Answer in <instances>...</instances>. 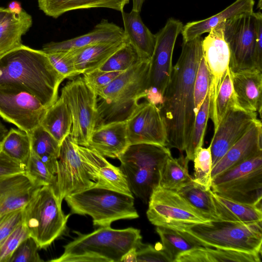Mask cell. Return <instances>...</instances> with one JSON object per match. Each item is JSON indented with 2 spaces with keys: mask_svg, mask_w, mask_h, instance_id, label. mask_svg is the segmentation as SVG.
Instances as JSON below:
<instances>
[{
  "mask_svg": "<svg viewBox=\"0 0 262 262\" xmlns=\"http://www.w3.org/2000/svg\"><path fill=\"white\" fill-rule=\"evenodd\" d=\"M123 30L129 43L141 59H150L155 48L156 36L144 24L140 12L132 10L121 12Z\"/></svg>",
  "mask_w": 262,
  "mask_h": 262,
  "instance_id": "d4e9b609",
  "label": "cell"
},
{
  "mask_svg": "<svg viewBox=\"0 0 262 262\" xmlns=\"http://www.w3.org/2000/svg\"><path fill=\"white\" fill-rule=\"evenodd\" d=\"M9 10L7 8L0 7V20L9 12Z\"/></svg>",
  "mask_w": 262,
  "mask_h": 262,
  "instance_id": "680465c9",
  "label": "cell"
},
{
  "mask_svg": "<svg viewBox=\"0 0 262 262\" xmlns=\"http://www.w3.org/2000/svg\"><path fill=\"white\" fill-rule=\"evenodd\" d=\"M128 42L126 39L99 42L66 52L78 74L98 69L116 51Z\"/></svg>",
  "mask_w": 262,
  "mask_h": 262,
  "instance_id": "cb8c5ba5",
  "label": "cell"
},
{
  "mask_svg": "<svg viewBox=\"0 0 262 262\" xmlns=\"http://www.w3.org/2000/svg\"><path fill=\"white\" fill-rule=\"evenodd\" d=\"M262 71L257 69L232 72L233 86L239 106L261 117Z\"/></svg>",
  "mask_w": 262,
  "mask_h": 262,
  "instance_id": "603a6c76",
  "label": "cell"
},
{
  "mask_svg": "<svg viewBox=\"0 0 262 262\" xmlns=\"http://www.w3.org/2000/svg\"><path fill=\"white\" fill-rule=\"evenodd\" d=\"M39 248L31 237L24 240L17 248L9 262H42L39 256Z\"/></svg>",
  "mask_w": 262,
  "mask_h": 262,
  "instance_id": "f6af8a7d",
  "label": "cell"
},
{
  "mask_svg": "<svg viewBox=\"0 0 262 262\" xmlns=\"http://www.w3.org/2000/svg\"><path fill=\"white\" fill-rule=\"evenodd\" d=\"M122 72H106L96 69L84 73L83 78L86 84L96 94L110 84Z\"/></svg>",
  "mask_w": 262,
  "mask_h": 262,
  "instance_id": "bcb514c9",
  "label": "cell"
},
{
  "mask_svg": "<svg viewBox=\"0 0 262 262\" xmlns=\"http://www.w3.org/2000/svg\"><path fill=\"white\" fill-rule=\"evenodd\" d=\"M53 68L64 79H72L78 76L73 62L64 52L46 53Z\"/></svg>",
  "mask_w": 262,
  "mask_h": 262,
  "instance_id": "7dc6e473",
  "label": "cell"
},
{
  "mask_svg": "<svg viewBox=\"0 0 262 262\" xmlns=\"http://www.w3.org/2000/svg\"><path fill=\"white\" fill-rule=\"evenodd\" d=\"M235 106H239L236 100L229 67L215 100L210 106L209 118L213 123L214 129L217 127L226 112L230 108Z\"/></svg>",
  "mask_w": 262,
  "mask_h": 262,
  "instance_id": "d590c367",
  "label": "cell"
},
{
  "mask_svg": "<svg viewBox=\"0 0 262 262\" xmlns=\"http://www.w3.org/2000/svg\"><path fill=\"white\" fill-rule=\"evenodd\" d=\"M189 160L183 156L179 158L168 157L164 163L160 172L159 186L163 188L177 191L193 178L188 172Z\"/></svg>",
  "mask_w": 262,
  "mask_h": 262,
  "instance_id": "836d02e7",
  "label": "cell"
},
{
  "mask_svg": "<svg viewBox=\"0 0 262 262\" xmlns=\"http://www.w3.org/2000/svg\"><path fill=\"white\" fill-rule=\"evenodd\" d=\"M1 151V143H0V152Z\"/></svg>",
  "mask_w": 262,
  "mask_h": 262,
  "instance_id": "94428289",
  "label": "cell"
},
{
  "mask_svg": "<svg viewBox=\"0 0 262 262\" xmlns=\"http://www.w3.org/2000/svg\"><path fill=\"white\" fill-rule=\"evenodd\" d=\"M156 232L159 235L161 245L172 262L181 254L201 246L185 233L170 228L157 226Z\"/></svg>",
  "mask_w": 262,
  "mask_h": 262,
  "instance_id": "e575fe53",
  "label": "cell"
},
{
  "mask_svg": "<svg viewBox=\"0 0 262 262\" xmlns=\"http://www.w3.org/2000/svg\"><path fill=\"white\" fill-rule=\"evenodd\" d=\"M1 151L25 166L31 153L29 134L19 129L11 128L2 142Z\"/></svg>",
  "mask_w": 262,
  "mask_h": 262,
  "instance_id": "8d00e7d4",
  "label": "cell"
},
{
  "mask_svg": "<svg viewBox=\"0 0 262 262\" xmlns=\"http://www.w3.org/2000/svg\"><path fill=\"white\" fill-rule=\"evenodd\" d=\"M77 236L64 246V251L52 262H120L130 249L142 244L140 230L133 227L116 229L100 227L87 234L74 231Z\"/></svg>",
  "mask_w": 262,
  "mask_h": 262,
  "instance_id": "3957f363",
  "label": "cell"
},
{
  "mask_svg": "<svg viewBox=\"0 0 262 262\" xmlns=\"http://www.w3.org/2000/svg\"><path fill=\"white\" fill-rule=\"evenodd\" d=\"M7 8L11 12H18L23 10L20 3L17 1H12L8 6Z\"/></svg>",
  "mask_w": 262,
  "mask_h": 262,
  "instance_id": "11a10c76",
  "label": "cell"
},
{
  "mask_svg": "<svg viewBox=\"0 0 262 262\" xmlns=\"http://www.w3.org/2000/svg\"><path fill=\"white\" fill-rule=\"evenodd\" d=\"M210 75L203 54L196 73L193 85V99L195 116L209 89Z\"/></svg>",
  "mask_w": 262,
  "mask_h": 262,
  "instance_id": "7bdbcfd3",
  "label": "cell"
},
{
  "mask_svg": "<svg viewBox=\"0 0 262 262\" xmlns=\"http://www.w3.org/2000/svg\"><path fill=\"white\" fill-rule=\"evenodd\" d=\"M203 38L198 36L182 43L181 54L172 68L162 104L159 107L167 133L166 146L185 150L195 117L193 85L203 56Z\"/></svg>",
  "mask_w": 262,
  "mask_h": 262,
  "instance_id": "6da1fadb",
  "label": "cell"
},
{
  "mask_svg": "<svg viewBox=\"0 0 262 262\" xmlns=\"http://www.w3.org/2000/svg\"><path fill=\"white\" fill-rule=\"evenodd\" d=\"M171 156L169 148L166 146L129 145L118 159L132 193L147 203L153 190L159 186L162 167Z\"/></svg>",
  "mask_w": 262,
  "mask_h": 262,
  "instance_id": "8992f818",
  "label": "cell"
},
{
  "mask_svg": "<svg viewBox=\"0 0 262 262\" xmlns=\"http://www.w3.org/2000/svg\"><path fill=\"white\" fill-rule=\"evenodd\" d=\"M130 144H154L166 146L167 133L158 106L146 101L138 105L126 120Z\"/></svg>",
  "mask_w": 262,
  "mask_h": 262,
  "instance_id": "2e32d148",
  "label": "cell"
},
{
  "mask_svg": "<svg viewBox=\"0 0 262 262\" xmlns=\"http://www.w3.org/2000/svg\"><path fill=\"white\" fill-rule=\"evenodd\" d=\"M64 79L42 50L21 44L0 56V88L28 92L47 108L58 99V89Z\"/></svg>",
  "mask_w": 262,
  "mask_h": 262,
  "instance_id": "7a4b0ae2",
  "label": "cell"
},
{
  "mask_svg": "<svg viewBox=\"0 0 262 262\" xmlns=\"http://www.w3.org/2000/svg\"><path fill=\"white\" fill-rule=\"evenodd\" d=\"M255 59L257 68L262 71V14L258 12L255 42Z\"/></svg>",
  "mask_w": 262,
  "mask_h": 262,
  "instance_id": "f5cc1de1",
  "label": "cell"
},
{
  "mask_svg": "<svg viewBox=\"0 0 262 262\" xmlns=\"http://www.w3.org/2000/svg\"><path fill=\"white\" fill-rule=\"evenodd\" d=\"M137 248L133 247L127 251L121 257V262H137Z\"/></svg>",
  "mask_w": 262,
  "mask_h": 262,
  "instance_id": "db71d44e",
  "label": "cell"
},
{
  "mask_svg": "<svg viewBox=\"0 0 262 262\" xmlns=\"http://www.w3.org/2000/svg\"><path fill=\"white\" fill-rule=\"evenodd\" d=\"M140 59L141 58L136 50L127 42L112 55L98 69L106 72H123Z\"/></svg>",
  "mask_w": 262,
  "mask_h": 262,
  "instance_id": "60d3db41",
  "label": "cell"
},
{
  "mask_svg": "<svg viewBox=\"0 0 262 262\" xmlns=\"http://www.w3.org/2000/svg\"><path fill=\"white\" fill-rule=\"evenodd\" d=\"M8 132V129L0 121V143H1Z\"/></svg>",
  "mask_w": 262,
  "mask_h": 262,
  "instance_id": "6f0895ef",
  "label": "cell"
},
{
  "mask_svg": "<svg viewBox=\"0 0 262 262\" xmlns=\"http://www.w3.org/2000/svg\"><path fill=\"white\" fill-rule=\"evenodd\" d=\"M29 237V231L22 222L0 243V262H9L19 245Z\"/></svg>",
  "mask_w": 262,
  "mask_h": 262,
  "instance_id": "ee69618b",
  "label": "cell"
},
{
  "mask_svg": "<svg viewBox=\"0 0 262 262\" xmlns=\"http://www.w3.org/2000/svg\"><path fill=\"white\" fill-rule=\"evenodd\" d=\"M144 1L145 0H132V10L139 12H141Z\"/></svg>",
  "mask_w": 262,
  "mask_h": 262,
  "instance_id": "9f6ffc18",
  "label": "cell"
},
{
  "mask_svg": "<svg viewBox=\"0 0 262 262\" xmlns=\"http://www.w3.org/2000/svg\"><path fill=\"white\" fill-rule=\"evenodd\" d=\"M25 166L0 152V179L24 174Z\"/></svg>",
  "mask_w": 262,
  "mask_h": 262,
  "instance_id": "f907efd6",
  "label": "cell"
},
{
  "mask_svg": "<svg viewBox=\"0 0 262 262\" xmlns=\"http://www.w3.org/2000/svg\"><path fill=\"white\" fill-rule=\"evenodd\" d=\"M254 0H236L219 13L206 19L187 23L181 33L183 41H187L208 33L212 28L226 20L244 13L253 12Z\"/></svg>",
  "mask_w": 262,
  "mask_h": 262,
  "instance_id": "484cf974",
  "label": "cell"
},
{
  "mask_svg": "<svg viewBox=\"0 0 262 262\" xmlns=\"http://www.w3.org/2000/svg\"><path fill=\"white\" fill-rule=\"evenodd\" d=\"M67 103L72 117L70 135L80 145L86 147L97 125L96 94L81 76H77L62 88L60 96Z\"/></svg>",
  "mask_w": 262,
  "mask_h": 262,
  "instance_id": "9c48e42d",
  "label": "cell"
},
{
  "mask_svg": "<svg viewBox=\"0 0 262 262\" xmlns=\"http://www.w3.org/2000/svg\"><path fill=\"white\" fill-rule=\"evenodd\" d=\"M194 181L207 189H211L212 157L210 146L199 148L193 160Z\"/></svg>",
  "mask_w": 262,
  "mask_h": 262,
  "instance_id": "b9f144b4",
  "label": "cell"
},
{
  "mask_svg": "<svg viewBox=\"0 0 262 262\" xmlns=\"http://www.w3.org/2000/svg\"><path fill=\"white\" fill-rule=\"evenodd\" d=\"M31 16L23 9L9 12L0 20V52H6L20 46L21 37L32 25Z\"/></svg>",
  "mask_w": 262,
  "mask_h": 262,
  "instance_id": "f1b7e54d",
  "label": "cell"
},
{
  "mask_svg": "<svg viewBox=\"0 0 262 262\" xmlns=\"http://www.w3.org/2000/svg\"><path fill=\"white\" fill-rule=\"evenodd\" d=\"M47 108L28 92L12 87L0 88V116L28 134L40 125Z\"/></svg>",
  "mask_w": 262,
  "mask_h": 262,
  "instance_id": "7c38bea8",
  "label": "cell"
},
{
  "mask_svg": "<svg viewBox=\"0 0 262 262\" xmlns=\"http://www.w3.org/2000/svg\"><path fill=\"white\" fill-rule=\"evenodd\" d=\"M262 124L258 119L212 168V179L254 157L262 154Z\"/></svg>",
  "mask_w": 262,
  "mask_h": 262,
  "instance_id": "ffe728a7",
  "label": "cell"
},
{
  "mask_svg": "<svg viewBox=\"0 0 262 262\" xmlns=\"http://www.w3.org/2000/svg\"><path fill=\"white\" fill-rule=\"evenodd\" d=\"M129 145L124 121L96 126L86 147L95 150L104 157L118 159Z\"/></svg>",
  "mask_w": 262,
  "mask_h": 262,
  "instance_id": "44dd1931",
  "label": "cell"
},
{
  "mask_svg": "<svg viewBox=\"0 0 262 262\" xmlns=\"http://www.w3.org/2000/svg\"><path fill=\"white\" fill-rule=\"evenodd\" d=\"M183 26L180 20L170 17L155 34V45L150 58L148 88L156 90L163 96L171 76L174 47Z\"/></svg>",
  "mask_w": 262,
  "mask_h": 262,
  "instance_id": "5bb4252c",
  "label": "cell"
},
{
  "mask_svg": "<svg viewBox=\"0 0 262 262\" xmlns=\"http://www.w3.org/2000/svg\"><path fill=\"white\" fill-rule=\"evenodd\" d=\"M40 125L60 145L70 134L72 126V115L67 103L60 97L47 108Z\"/></svg>",
  "mask_w": 262,
  "mask_h": 262,
  "instance_id": "4dcf8cb0",
  "label": "cell"
},
{
  "mask_svg": "<svg viewBox=\"0 0 262 262\" xmlns=\"http://www.w3.org/2000/svg\"><path fill=\"white\" fill-rule=\"evenodd\" d=\"M24 174L34 186L39 187L52 185L56 188V176L47 165L31 150L25 166Z\"/></svg>",
  "mask_w": 262,
  "mask_h": 262,
  "instance_id": "ab89813d",
  "label": "cell"
},
{
  "mask_svg": "<svg viewBox=\"0 0 262 262\" xmlns=\"http://www.w3.org/2000/svg\"><path fill=\"white\" fill-rule=\"evenodd\" d=\"M153 246L143 244L137 249V262H172L161 243Z\"/></svg>",
  "mask_w": 262,
  "mask_h": 262,
  "instance_id": "c3c4849f",
  "label": "cell"
},
{
  "mask_svg": "<svg viewBox=\"0 0 262 262\" xmlns=\"http://www.w3.org/2000/svg\"><path fill=\"white\" fill-rule=\"evenodd\" d=\"M260 254L200 247L178 256L174 262H260Z\"/></svg>",
  "mask_w": 262,
  "mask_h": 262,
  "instance_id": "83f0119b",
  "label": "cell"
},
{
  "mask_svg": "<svg viewBox=\"0 0 262 262\" xmlns=\"http://www.w3.org/2000/svg\"><path fill=\"white\" fill-rule=\"evenodd\" d=\"M257 14L254 11L244 13L225 21L224 37L230 51L229 67L232 72L258 69L255 59Z\"/></svg>",
  "mask_w": 262,
  "mask_h": 262,
  "instance_id": "8fae6325",
  "label": "cell"
},
{
  "mask_svg": "<svg viewBox=\"0 0 262 262\" xmlns=\"http://www.w3.org/2000/svg\"><path fill=\"white\" fill-rule=\"evenodd\" d=\"M28 180L25 174L0 179V198L8 191Z\"/></svg>",
  "mask_w": 262,
  "mask_h": 262,
  "instance_id": "816d5d0a",
  "label": "cell"
},
{
  "mask_svg": "<svg viewBox=\"0 0 262 262\" xmlns=\"http://www.w3.org/2000/svg\"><path fill=\"white\" fill-rule=\"evenodd\" d=\"M28 180L8 191L0 198V217L9 213L23 209L35 188Z\"/></svg>",
  "mask_w": 262,
  "mask_h": 262,
  "instance_id": "f35d334b",
  "label": "cell"
},
{
  "mask_svg": "<svg viewBox=\"0 0 262 262\" xmlns=\"http://www.w3.org/2000/svg\"><path fill=\"white\" fill-rule=\"evenodd\" d=\"M225 21L212 28L202 43L203 57L210 75V106L215 100L229 66L230 51L224 37Z\"/></svg>",
  "mask_w": 262,
  "mask_h": 262,
  "instance_id": "ac0fdd59",
  "label": "cell"
},
{
  "mask_svg": "<svg viewBox=\"0 0 262 262\" xmlns=\"http://www.w3.org/2000/svg\"><path fill=\"white\" fill-rule=\"evenodd\" d=\"M23 209L0 217V243L22 223Z\"/></svg>",
  "mask_w": 262,
  "mask_h": 262,
  "instance_id": "681fc988",
  "label": "cell"
},
{
  "mask_svg": "<svg viewBox=\"0 0 262 262\" xmlns=\"http://www.w3.org/2000/svg\"><path fill=\"white\" fill-rule=\"evenodd\" d=\"M28 134L31 150L56 175L61 145L40 125Z\"/></svg>",
  "mask_w": 262,
  "mask_h": 262,
  "instance_id": "1f68e13d",
  "label": "cell"
},
{
  "mask_svg": "<svg viewBox=\"0 0 262 262\" xmlns=\"http://www.w3.org/2000/svg\"><path fill=\"white\" fill-rule=\"evenodd\" d=\"M54 186L35 188L23 209V223L39 249H46L67 230L71 213L64 214Z\"/></svg>",
  "mask_w": 262,
  "mask_h": 262,
  "instance_id": "277c9868",
  "label": "cell"
},
{
  "mask_svg": "<svg viewBox=\"0 0 262 262\" xmlns=\"http://www.w3.org/2000/svg\"><path fill=\"white\" fill-rule=\"evenodd\" d=\"M150 70V69H149ZM149 70L122 89L112 99H98L97 125L126 121L144 98L149 87Z\"/></svg>",
  "mask_w": 262,
  "mask_h": 262,
  "instance_id": "e0dca14e",
  "label": "cell"
},
{
  "mask_svg": "<svg viewBox=\"0 0 262 262\" xmlns=\"http://www.w3.org/2000/svg\"><path fill=\"white\" fill-rule=\"evenodd\" d=\"M178 230L205 247L261 253V222L245 223L209 221L183 227Z\"/></svg>",
  "mask_w": 262,
  "mask_h": 262,
  "instance_id": "5b68a950",
  "label": "cell"
},
{
  "mask_svg": "<svg viewBox=\"0 0 262 262\" xmlns=\"http://www.w3.org/2000/svg\"><path fill=\"white\" fill-rule=\"evenodd\" d=\"M64 199L72 213L90 216L96 226H109L117 220L139 216L133 195L106 188L93 187L69 194Z\"/></svg>",
  "mask_w": 262,
  "mask_h": 262,
  "instance_id": "52a82bcc",
  "label": "cell"
},
{
  "mask_svg": "<svg viewBox=\"0 0 262 262\" xmlns=\"http://www.w3.org/2000/svg\"><path fill=\"white\" fill-rule=\"evenodd\" d=\"M130 0H38L39 8L46 15L57 18L73 10L108 8L120 12Z\"/></svg>",
  "mask_w": 262,
  "mask_h": 262,
  "instance_id": "4316f807",
  "label": "cell"
},
{
  "mask_svg": "<svg viewBox=\"0 0 262 262\" xmlns=\"http://www.w3.org/2000/svg\"><path fill=\"white\" fill-rule=\"evenodd\" d=\"M126 39L123 28L102 19L90 32L68 40L45 44L42 50L46 53L66 52L103 42L116 41Z\"/></svg>",
  "mask_w": 262,
  "mask_h": 262,
  "instance_id": "7402d4cb",
  "label": "cell"
},
{
  "mask_svg": "<svg viewBox=\"0 0 262 262\" xmlns=\"http://www.w3.org/2000/svg\"><path fill=\"white\" fill-rule=\"evenodd\" d=\"M211 189L220 196L261 207L262 154L213 178Z\"/></svg>",
  "mask_w": 262,
  "mask_h": 262,
  "instance_id": "ba28073f",
  "label": "cell"
},
{
  "mask_svg": "<svg viewBox=\"0 0 262 262\" xmlns=\"http://www.w3.org/2000/svg\"><path fill=\"white\" fill-rule=\"evenodd\" d=\"M5 52H0V56H1L3 54H4Z\"/></svg>",
  "mask_w": 262,
  "mask_h": 262,
  "instance_id": "91938a15",
  "label": "cell"
},
{
  "mask_svg": "<svg viewBox=\"0 0 262 262\" xmlns=\"http://www.w3.org/2000/svg\"><path fill=\"white\" fill-rule=\"evenodd\" d=\"M258 119L257 113L239 106L230 108L214 129L210 147L212 168Z\"/></svg>",
  "mask_w": 262,
  "mask_h": 262,
  "instance_id": "9a60e30c",
  "label": "cell"
},
{
  "mask_svg": "<svg viewBox=\"0 0 262 262\" xmlns=\"http://www.w3.org/2000/svg\"><path fill=\"white\" fill-rule=\"evenodd\" d=\"M176 192L208 221H220L211 189L205 188L193 178Z\"/></svg>",
  "mask_w": 262,
  "mask_h": 262,
  "instance_id": "d6a6232c",
  "label": "cell"
},
{
  "mask_svg": "<svg viewBox=\"0 0 262 262\" xmlns=\"http://www.w3.org/2000/svg\"><path fill=\"white\" fill-rule=\"evenodd\" d=\"M78 150L90 178L95 182L94 187L133 195L120 167L111 164L94 149L78 145Z\"/></svg>",
  "mask_w": 262,
  "mask_h": 262,
  "instance_id": "d6986e66",
  "label": "cell"
},
{
  "mask_svg": "<svg viewBox=\"0 0 262 262\" xmlns=\"http://www.w3.org/2000/svg\"><path fill=\"white\" fill-rule=\"evenodd\" d=\"M78 145L70 134L60 145L55 190L62 201L69 194L95 185L84 166Z\"/></svg>",
  "mask_w": 262,
  "mask_h": 262,
  "instance_id": "4fadbf2b",
  "label": "cell"
},
{
  "mask_svg": "<svg viewBox=\"0 0 262 262\" xmlns=\"http://www.w3.org/2000/svg\"><path fill=\"white\" fill-rule=\"evenodd\" d=\"M146 215L156 226L179 229L209 221L177 192L155 188L150 195Z\"/></svg>",
  "mask_w": 262,
  "mask_h": 262,
  "instance_id": "30bf717a",
  "label": "cell"
},
{
  "mask_svg": "<svg viewBox=\"0 0 262 262\" xmlns=\"http://www.w3.org/2000/svg\"><path fill=\"white\" fill-rule=\"evenodd\" d=\"M213 199L220 221L245 223L262 221L261 207L237 202L214 193Z\"/></svg>",
  "mask_w": 262,
  "mask_h": 262,
  "instance_id": "f546056e",
  "label": "cell"
},
{
  "mask_svg": "<svg viewBox=\"0 0 262 262\" xmlns=\"http://www.w3.org/2000/svg\"><path fill=\"white\" fill-rule=\"evenodd\" d=\"M210 98L209 91L196 114L192 130L185 147L186 158L193 161L198 149L202 147L208 120L209 118Z\"/></svg>",
  "mask_w": 262,
  "mask_h": 262,
  "instance_id": "74e56055",
  "label": "cell"
}]
</instances>
